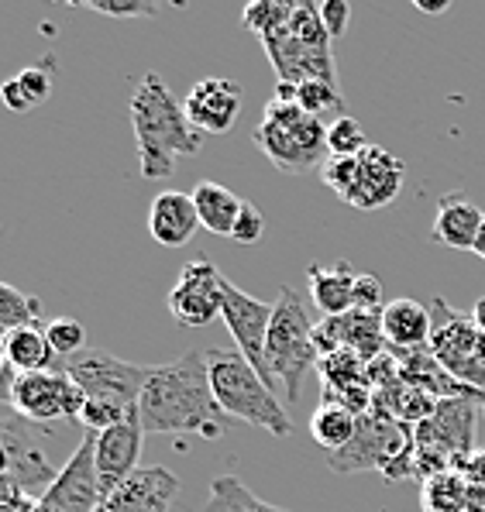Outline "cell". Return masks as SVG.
<instances>
[{"label":"cell","instance_id":"cell-9","mask_svg":"<svg viewBox=\"0 0 485 512\" xmlns=\"http://www.w3.org/2000/svg\"><path fill=\"white\" fill-rule=\"evenodd\" d=\"M430 351L448 375L485 392V337L472 313L455 310L444 296L430 303Z\"/></svg>","mask_w":485,"mask_h":512},{"label":"cell","instance_id":"cell-13","mask_svg":"<svg viewBox=\"0 0 485 512\" xmlns=\"http://www.w3.org/2000/svg\"><path fill=\"white\" fill-rule=\"evenodd\" d=\"M221 279L224 275L217 272V265L210 262V258H193V262H186L183 269H179L176 286H172L166 296L169 317L183 330H200V327L214 324L224 306Z\"/></svg>","mask_w":485,"mask_h":512},{"label":"cell","instance_id":"cell-27","mask_svg":"<svg viewBox=\"0 0 485 512\" xmlns=\"http://www.w3.org/2000/svg\"><path fill=\"white\" fill-rule=\"evenodd\" d=\"M190 196H193V203H197L200 224L207 227L210 234L231 238V231H234V224H238L245 200H238V193H231V189L221 186V183H210V179H203V183L193 186Z\"/></svg>","mask_w":485,"mask_h":512},{"label":"cell","instance_id":"cell-43","mask_svg":"<svg viewBox=\"0 0 485 512\" xmlns=\"http://www.w3.org/2000/svg\"><path fill=\"white\" fill-rule=\"evenodd\" d=\"M461 475H465V482H468V485L485 488V451L468 454L465 464H461Z\"/></svg>","mask_w":485,"mask_h":512},{"label":"cell","instance_id":"cell-12","mask_svg":"<svg viewBox=\"0 0 485 512\" xmlns=\"http://www.w3.org/2000/svg\"><path fill=\"white\" fill-rule=\"evenodd\" d=\"M4 427H0V447H4V478L11 485H18L21 492L38 495L45 499L52 485H56L59 471L52 468V461L45 458L42 444V427L38 423L25 420L14 406H4Z\"/></svg>","mask_w":485,"mask_h":512},{"label":"cell","instance_id":"cell-21","mask_svg":"<svg viewBox=\"0 0 485 512\" xmlns=\"http://www.w3.org/2000/svg\"><path fill=\"white\" fill-rule=\"evenodd\" d=\"M200 214L197 203L190 193H179V189H166L152 200L148 210V234L155 238V244L162 248H183L193 241V234L200 231Z\"/></svg>","mask_w":485,"mask_h":512},{"label":"cell","instance_id":"cell-33","mask_svg":"<svg viewBox=\"0 0 485 512\" xmlns=\"http://www.w3.org/2000/svg\"><path fill=\"white\" fill-rule=\"evenodd\" d=\"M365 365L358 354L351 351H334V354H324L317 361V375H320V385L324 389H348V385H369L365 378Z\"/></svg>","mask_w":485,"mask_h":512},{"label":"cell","instance_id":"cell-30","mask_svg":"<svg viewBox=\"0 0 485 512\" xmlns=\"http://www.w3.org/2000/svg\"><path fill=\"white\" fill-rule=\"evenodd\" d=\"M203 512H286V509L269 506V502L258 499L252 488H245L234 475H224L210 482V499Z\"/></svg>","mask_w":485,"mask_h":512},{"label":"cell","instance_id":"cell-42","mask_svg":"<svg viewBox=\"0 0 485 512\" xmlns=\"http://www.w3.org/2000/svg\"><path fill=\"white\" fill-rule=\"evenodd\" d=\"M320 18H324V28L331 31V38H341L348 31V21H351V7L344 0H324L320 4Z\"/></svg>","mask_w":485,"mask_h":512},{"label":"cell","instance_id":"cell-29","mask_svg":"<svg viewBox=\"0 0 485 512\" xmlns=\"http://www.w3.org/2000/svg\"><path fill=\"white\" fill-rule=\"evenodd\" d=\"M355 430H358V416L341 406L320 403L314 409V416H310V437H314L327 454L344 451V447L355 440Z\"/></svg>","mask_w":485,"mask_h":512},{"label":"cell","instance_id":"cell-38","mask_svg":"<svg viewBox=\"0 0 485 512\" xmlns=\"http://www.w3.org/2000/svg\"><path fill=\"white\" fill-rule=\"evenodd\" d=\"M355 310H365V313H382V310H386V289H382L379 275L358 272V282H355Z\"/></svg>","mask_w":485,"mask_h":512},{"label":"cell","instance_id":"cell-26","mask_svg":"<svg viewBox=\"0 0 485 512\" xmlns=\"http://www.w3.org/2000/svg\"><path fill=\"white\" fill-rule=\"evenodd\" d=\"M4 361L18 368L21 375L52 372V368L62 365L42 327H21L4 334Z\"/></svg>","mask_w":485,"mask_h":512},{"label":"cell","instance_id":"cell-10","mask_svg":"<svg viewBox=\"0 0 485 512\" xmlns=\"http://www.w3.org/2000/svg\"><path fill=\"white\" fill-rule=\"evenodd\" d=\"M4 406H14L38 427H49V423L62 420H80L86 396L62 365L52 372L21 375L18 368L4 361Z\"/></svg>","mask_w":485,"mask_h":512},{"label":"cell","instance_id":"cell-47","mask_svg":"<svg viewBox=\"0 0 485 512\" xmlns=\"http://www.w3.org/2000/svg\"><path fill=\"white\" fill-rule=\"evenodd\" d=\"M482 416H485V406H482Z\"/></svg>","mask_w":485,"mask_h":512},{"label":"cell","instance_id":"cell-41","mask_svg":"<svg viewBox=\"0 0 485 512\" xmlns=\"http://www.w3.org/2000/svg\"><path fill=\"white\" fill-rule=\"evenodd\" d=\"M86 11L93 14H104V18H152V14H159V7L155 4H97V0H86Z\"/></svg>","mask_w":485,"mask_h":512},{"label":"cell","instance_id":"cell-8","mask_svg":"<svg viewBox=\"0 0 485 512\" xmlns=\"http://www.w3.org/2000/svg\"><path fill=\"white\" fill-rule=\"evenodd\" d=\"M320 179L348 207L379 210L400 196L406 183V165L400 155L369 145L362 155H351V159H327Z\"/></svg>","mask_w":485,"mask_h":512},{"label":"cell","instance_id":"cell-35","mask_svg":"<svg viewBox=\"0 0 485 512\" xmlns=\"http://www.w3.org/2000/svg\"><path fill=\"white\" fill-rule=\"evenodd\" d=\"M289 18H293V4H286V0H258V4H248L241 11V25L255 31L258 38L286 28Z\"/></svg>","mask_w":485,"mask_h":512},{"label":"cell","instance_id":"cell-23","mask_svg":"<svg viewBox=\"0 0 485 512\" xmlns=\"http://www.w3.org/2000/svg\"><path fill=\"white\" fill-rule=\"evenodd\" d=\"M393 351V348H389ZM396 354V365H400V378L417 389L430 392L434 399H458L468 396V392H482V389H468L461 385L455 375H448L441 368V361L434 358L430 348H413V351H393Z\"/></svg>","mask_w":485,"mask_h":512},{"label":"cell","instance_id":"cell-34","mask_svg":"<svg viewBox=\"0 0 485 512\" xmlns=\"http://www.w3.org/2000/svg\"><path fill=\"white\" fill-rule=\"evenodd\" d=\"M369 148V138H365V128L348 114H338L331 124H327V152L331 159H351V155H362Z\"/></svg>","mask_w":485,"mask_h":512},{"label":"cell","instance_id":"cell-25","mask_svg":"<svg viewBox=\"0 0 485 512\" xmlns=\"http://www.w3.org/2000/svg\"><path fill=\"white\" fill-rule=\"evenodd\" d=\"M437 403L441 399H434L430 392L417 389V385L403 382V378H396V382L382 385V389H375V409H382L386 416H393V420L406 423V427H420L424 420L437 413Z\"/></svg>","mask_w":485,"mask_h":512},{"label":"cell","instance_id":"cell-1","mask_svg":"<svg viewBox=\"0 0 485 512\" xmlns=\"http://www.w3.org/2000/svg\"><path fill=\"white\" fill-rule=\"evenodd\" d=\"M224 409L217 406L210 385L207 351H186L183 358L152 365L138 403V420L145 433L217 440L224 430Z\"/></svg>","mask_w":485,"mask_h":512},{"label":"cell","instance_id":"cell-20","mask_svg":"<svg viewBox=\"0 0 485 512\" xmlns=\"http://www.w3.org/2000/svg\"><path fill=\"white\" fill-rule=\"evenodd\" d=\"M482 227H485L482 210L475 207L461 189H451V193H444L441 203H437L430 241H437L441 248H451V251H475Z\"/></svg>","mask_w":485,"mask_h":512},{"label":"cell","instance_id":"cell-40","mask_svg":"<svg viewBox=\"0 0 485 512\" xmlns=\"http://www.w3.org/2000/svg\"><path fill=\"white\" fill-rule=\"evenodd\" d=\"M262 234H265L262 210H258L255 203L245 200V207H241V217H238V224H234L231 238L238 241V244H258V241H262Z\"/></svg>","mask_w":485,"mask_h":512},{"label":"cell","instance_id":"cell-11","mask_svg":"<svg viewBox=\"0 0 485 512\" xmlns=\"http://www.w3.org/2000/svg\"><path fill=\"white\" fill-rule=\"evenodd\" d=\"M66 375L83 389L86 399H104V403H117L138 409L142 403V389L148 382L152 365H131V361L117 358V354L104 348H86L73 358L62 361Z\"/></svg>","mask_w":485,"mask_h":512},{"label":"cell","instance_id":"cell-16","mask_svg":"<svg viewBox=\"0 0 485 512\" xmlns=\"http://www.w3.org/2000/svg\"><path fill=\"white\" fill-rule=\"evenodd\" d=\"M314 341L320 358L334 351H351L362 361H375L389 348L386 334H382V313H365V310H351L344 317H320Z\"/></svg>","mask_w":485,"mask_h":512},{"label":"cell","instance_id":"cell-22","mask_svg":"<svg viewBox=\"0 0 485 512\" xmlns=\"http://www.w3.org/2000/svg\"><path fill=\"white\" fill-rule=\"evenodd\" d=\"M355 282L358 272L348 262L334 265H310L307 269V286L310 299L324 317H344L355 310Z\"/></svg>","mask_w":485,"mask_h":512},{"label":"cell","instance_id":"cell-45","mask_svg":"<svg viewBox=\"0 0 485 512\" xmlns=\"http://www.w3.org/2000/svg\"><path fill=\"white\" fill-rule=\"evenodd\" d=\"M472 317H475V324H479L482 337H485V296L475 299V306H472Z\"/></svg>","mask_w":485,"mask_h":512},{"label":"cell","instance_id":"cell-19","mask_svg":"<svg viewBox=\"0 0 485 512\" xmlns=\"http://www.w3.org/2000/svg\"><path fill=\"white\" fill-rule=\"evenodd\" d=\"M179 482L169 468H138L114 495L104 499V512H169L179 495Z\"/></svg>","mask_w":485,"mask_h":512},{"label":"cell","instance_id":"cell-5","mask_svg":"<svg viewBox=\"0 0 485 512\" xmlns=\"http://www.w3.org/2000/svg\"><path fill=\"white\" fill-rule=\"evenodd\" d=\"M406 423L386 416L382 409H369L365 416H358V430L344 451L327 454V464L338 475H358V471H382L386 482H406L417 478L413 461H417V440Z\"/></svg>","mask_w":485,"mask_h":512},{"label":"cell","instance_id":"cell-31","mask_svg":"<svg viewBox=\"0 0 485 512\" xmlns=\"http://www.w3.org/2000/svg\"><path fill=\"white\" fill-rule=\"evenodd\" d=\"M468 485L461 471H444L424 482V495H420V506L424 512H465L468 509Z\"/></svg>","mask_w":485,"mask_h":512},{"label":"cell","instance_id":"cell-37","mask_svg":"<svg viewBox=\"0 0 485 512\" xmlns=\"http://www.w3.org/2000/svg\"><path fill=\"white\" fill-rule=\"evenodd\" d=\"M296 100L307 114H327V110H344V97L338 93V83H324V80H310L296 86Z\"/></svg>","mask_w":485,"mask_h":512},{"label":"cell","instance_id":"cell-18","mask_svg":"<svg viewBox=\"0 0 485 512\" xmlns=\"http://www.w3.org/2000/svg\"><path fill=\"white\" fill-rule=\"evenodd\" d=\"M97 437V475H100V492L114 495L117 488L128 482L138 471V458H142V440L145 427L138 416H131L128 423H117V427L93 433Z\"/></svg>","mask_w":485,"mask_h":512},{"label":"cell","instance_id":"cell-32","mask_svg":"<svg viewBox=\"0 0 485 512\" xmlns=\"http://www.w3.org/2000/svg\"><path fill=\"white\" fill-rule=\"evenodd\" d=\"M42 320V299L21 293L11 282H0V330L11 334L21 327H38Z\"/></svg>","mask_w":485,"mask_h":512},{"label":"cell","instance_id":"cell-36","mask_svg":"<svg viewBox=\"0 0 485 512\" xmlns=\"http://www.w3.org/2000/svg\"><path fill=\"white\" fill-rule=\"evenodd\" d=\"M45 337H49L56 358H73V354L86 351V327L76 317H56L45 324Z\"/></svg>","mask_w":485,"mask_h":512},{"label":"cell","instance_id":"cell-17","mask_svg":"<svg viewBox=\"0 0 485 512\" xmlns=\"http://www.w3.org/2000/svg\"><path fill=\"white\" fill-rule=\"evenodd\" d=\"M241 100H245L241 83L210 76V80L193 83V90L186 93L183 107H186L190 124L200 131V135H228L241 114Z\"/></svg>","mask_w":485,"mask_h":512},{"label":"cell","instance_id":"cell-14","mask_svg":"<svg viewBox=\"0 0 485 512\" xmlns=\"http://www.w3.org/2000/svg\"><path fill=\"white\" fill-rule=\"evenodd\" d=\"M221 296H224L221 317L231 330L234 344H238L241 358H245L265 382L276 385V378L269 372V361H265V341H269V327H272V306L255 296H248L245 289H238L231 279H221Z\"/></svg>","mask_w":485,"mask_h":512},{"label":"cell","instance_id":"cell-46","mask_svg":"<svg viewBox=\"0 0 485 512\" xmlns=\"http://www.w3.org/2000/svg\"><path fill=\"white\" fill-rule=\"evenodd\" d=\"M475 255L485 262V227H482V234H479V244H475Z\"/></svg>","mask_w":485,"mask_h":512},{"label":"cell","instance_id":"cell-7","mask_svg":"<svg viewBox=\"0 0 485 512\" xmlns=\"http://www.w3.org/2000/svg\"><path fill=\"white\" fill-rule=\"evenodd\" d=\"M482 406H485V392L441 399L437 413L413 430V440H417L413 471H417L420 482H430V478L444 475V471H461L468 454H475L472 440H475V423L482 416Z\"/></svg>","mask_w":485,"mask_h":512},{"label":"cell","instance_id":"cell-24","mask_svg":"<svg viewBox=\"0 0 485 512\" xmlns=\"http://www.w3.org/2000/svg\"><path fill=\"white\" fill-rule=\"evenodd\" d=\"M382 334L393 351H413L430 344V306L417 299H393L382 310Z\"/></svg>","mask_w":485,"mask_h":512},{"label":"cell","instance_id":"cell-28","mask_svg":"<svg viewBox=\"0 0 485 512\" xmlns=\"http://www.w3.org/2000/svg\"><path fill=\"white\" fill-rule=\"evenodd\" d=\"M52 83H56V66L52 59H42L35 66L21 69L14 80L4 83V104L7 110H18V114H28L38 104L52 97Z\"/></svg>","mask_w":485,"mask_h":512},{"label":"cell","instance_id":"cell-39","mask_svg":"<svg viewBox=\"0 0 485 512\" xmlns=\"http://www.w3.org/2000/svg\"><path fill=\"white\" fill-rule=\"evenodd\" d=\"M0 512H52V506L45 499H38V495L21 492L18 485H11L4 478L0 482Z\"/></svg>","mask_w":485,"mask_h":512},{"label":"cell","instance_id":"cell-2","mask_svg":"<svg viewBox=\"0 0 485 512\" xmlns=\"http://www.w3.org/2000/svg\"><path fill=\"white\" fill-rule=\"evenodd\" d=\"M131 128H135L142 179L172 176L179 159L197 155L203 148V135L190 124L186 107L159 73H145L131 93Z\"/></svg>","mask_w":485,"mask_h":512},{"label":"cell","instance_id":"cell-44","mask_svg":"<svg viewBox=\"0 0 485 512\" xmlns=\"http://www.w3.org/2000/svg\"><path fill=\"white\" fill-rule=\"evenodd\" d=\"M413 7H417V11H424V14H444L451 7V0H413Z\"/></svg>","mask_w":485,"mask_h":512},{"label":"cell","instance_id":"cell-6","mask_svg":"<svg viewBox=\"0 0 485 512\" xmlns=\"http://www.w3.org/2000/svg\"><path fill=\"white\" fill-rule=\"evenodd\" d=\"M314 330L317 324L303 296L289 286L279 289V303L272 306L269 341H265V361H269L272 378L283 382L289 403L303 399V378H307V372H314L320 361Z\"/></svg>","mask_w":485,"mask_h":512},{"label":"cell","instance_id":"cell-48","mask_svg":"<svg viewBox=\"0 0 485 512\" xmlns=\"http://www.w3.org/2000/svg\"><path fill=\"white\" fill-rule=\"evenodd\" d=\"M97 512H104V509H97Z\"/></svg>","mask_w":485,"mask_h":512},{"label":"cell","instance_id":"cell-3","mask_svg":"<svg viewBox=\"0 0 485 512\" xmlns=\"http://www.w3.org/2000/svg\"><path fill=\"white\" fill-rule=\"evenodd\" d=\"M255 145L286 176H307L314 169H324V162L331 159L327 124L307 114L296 100V86L286 83H276V93L265 104L262 124L255 128Z\"/></svg>","mask_w":485,"mask_h":512},{"label":"cell","instance_id":"cell-15","mask_svg":"<svg viewBox=\"0 0 485 512\" xmlns=\"http://www.w3.org/2000/svg\"><path fill=\"white\" fill-rule=\"evenodd\" d=\"M45 502L52 512H97L104 506V492H100L97 475V437L80 440L73 458L59 468L56 485L45 492Z\"/></svg>","mask_w":485,"mask_h":512},{"label":"cell","instance_id":"cell-4","mask_svg":"<svg viewBox=\"0 0 485 512\" xmlns=\"http://www.w3.org/2000/svg\"><path fill=\"white\" fill-rule=\"evenodd\" d=\"M207 365L217 406L224 413L248 423V427L272 433V437H289L293 433V420H289L283 403L272 396V385L241 358V351L207 348Z\"/></svg>","mask_w":485,"mask_h":512}]
</instances>
